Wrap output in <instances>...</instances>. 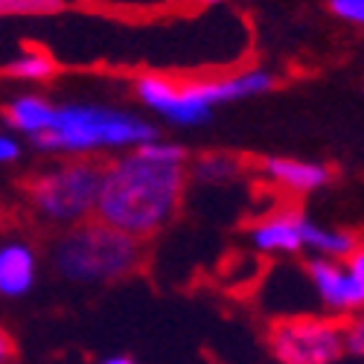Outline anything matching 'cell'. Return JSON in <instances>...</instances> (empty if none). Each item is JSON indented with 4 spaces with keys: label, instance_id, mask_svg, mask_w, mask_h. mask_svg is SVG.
<instances>
[{
    "label": "cell",
    "instance_id": "1",
    "mask_svg": "<svg viewBox=\"0 0 364 364\" xmlns=\"http://www.w3.org/2000/svg\"><path fill=\"white\" fill-rule=\"evenodd\" d=\"M187 151L169 140H146L102 172L97 219L134 239L158 233L181 204Z\"/></svg>",
    "mask_w": 364,
    "mask_h": 364
},
{
    "label": "cell",
    "instance_id": "2",
    "mask_svg": "<svg viewBox=\"0 0 364 364\" xmlns=\"http://www.w3.org/2000/svg\"><path fill=\"white\" fill-rule=\"evenodd\" d=\"M58 277L76 286H105L134 274L143 254L140 239L117 230L100 219L68 228L50 248Z\"/></svg>",
    "mask_w": 364,
    "mask_h": 364
},
{
    "label": "cell",
    "instance_id": "3",
    "mask_svg": "<svg viewBox=\"0 0 364 364\" xmlns=\"http://www.w3.org/2000/svg\"><path fill=\"white\" fill-rule=\"evenodd\" d=\"M271 87H274V76L268 70H245L225 79H204L184 85L149 73L137 79V97L175 126H201L210 119L216 105L262 97Z\"/></svg>",
    "mask_w": 364,
    "mask_h": 364
},
{
    "label": "cell",
    "instance_id": "4",
    "mask_svg": "<svg viewBox=\"0 0 364 364\" xmlns=\"http://www.w3.org/2000/svg\"><path fill=\"white\" fill-rule=\"evenodd\" d=\"M155 137V126L129 111L105 105H62L55 108L50 132L41 134L36 146L44 151L87 155L97 149H134Z\"/></svg>",
    "mask_w": 364,
    "mask_h": 364
},
{
    "label": "cell",
    "instance_id": "5",
    "mask_svg": "<svg viewBox=\"0 0 364 364\" xmlns=\"http://www.w3.org/2000/svg\"><path fill=\"white\" fill-rule=\"evenodd\" d=\"M102 172L97 161H70L44 172L33 184L36 210L55 225H79L97 213V198L102 187Z\"/></svg>",
    "mask_w": 364,
    "mask_h": 364
},
{
    "label": "cell",
    "instance_id": "6",
    "mask_svg": "<svg viewBox=\"0 0 364 364\" xmlns=\"http://www.w3.org/2000/svg\"><path fill=\"white\" fill-rule=\"evenodd\" d=\"M268 350L277 364H341L347 355L344 323L332 318H289L271 326Z\"/></svg>",
    "mask_w": 364,
    "mask_h": 364
},
{
    "label": "cell",
    "instance_id": "7",
    "mask_svg": "<svg viewBox=\"0 0 364 364\" xmlns=\"http://www.w3.org/2000/svg\"><path fill=\"white\" fill-rule=\"evenodd\" d=\"M306 274H309V283L326 312L353 318L364 309V291L358 289L355 277L347 271L344 259L312 257L306 265Z\"/></svg>",
    "mask_w": 364,
    "mask_h": 364
},
{
    "label": "cell",
    "instance_id": "8",
    "mask_svg": "<svg viewBox=\"0 0 364 364\" xmlns=\"http://www.w3.org/2000/svg\"><path fill=\"white\" fill-rule=\"evenodd\" d=\"M38 254L21 239H6L0 245V297L18 300L36 289Z\"/></svg>",
    "mask_w": 364,
    "mask_h": 364
},
{
    "label": "cell",
    "instance_id": "9",
    "mask_svg": "<svg viewBox=\"0 0 364 364\" xmlns=\"http://www.w3.org/2000/svg\"><path fill=\"white\" fill-rule=\"evenodd\" d=\"M303 225L306 216L283 210V213L265 216L251 228V245L265 254V257H277V254H300L303 251Z\"/></svg>",
    "mask_w": 364,
    "mask_h": 364
},
{
    "label": "cell",
    "instance_id": "10",
    "mask_svg": "<svg viewBox=\"0 0 364 364\" xmlns=\"http://www.w3.org/2000/svg\"><path fill=\"white\" fill-rule=\"evenodd\" d=\"M268 181L289 193H315L329 184V169L312 161H294V158H268L262 164Z\"/></svg>",
    "mask_w": 364,
    "mask_h": 364
},
{
    "label": "cell",
    "instance_id": "11",
    "mask_svg": "<svg viewBox=\"0 0 364 364\" xmlns=\"http://www.w3.org/2000/svg\"><path fill=\"white\" fill-rule=\"evenodd\" d=\"M355 248H358V239L350 230L323 228V225H318L312 219H306V225H303V251H309L315 257H323V259H347Z\"/></svg>",
    "mask_w": 364,
    "mask_h": 364
},
{
    "label": "cell",
    "instance_id": "12",
    "mask_svg": "<svg viewBox=\"0 0 364 364\" xmlns=\"http://www.w3.org/2000/svg\"><path fill=\"white\" fill-rule=\"evenodd\" d=\"M9 126L18 132V134H26L38 140L41 134L50 132L53 126V117H55V105H50L47 100L41 97H18L9 102Z\"/></svg>",
    "mask_w": 364,
    "mask_h": 364
},
{
    "label": "cell",
    "instance_id": "13",
    "mask_svg": "<svg viewBox=\"0 0 364 364\" xmlns=\"http://www.w3.org/2000/svg\"><path fill=\"white\" fill-rule=\"evenodd\" d=\"M239 172V161L230 155H204L196 161L193 175L204 184H222V181H230Z\"/></svg>",
    "mask_w": 364,
    "mask_h": 364
},
{
    "label": "cell",
    "instance_id": "14",
    "mask_svg": "<svg viewBox=\"0 0 364 364\" xmlns=\"http://www.w3.org/2000/svg\"><path fill=\"white\" fill-rule=\"evenodd\" d=\"M9 73L18 79H47L53 76V62L44 53H21L15 62H9Z\"/></svg>",
    "mask_w": 364,
    "mask_h": 364
},
{
    "label": "cell",
    "instance_id": "15",
    "mask_svg": "<svg viewBox=\"0 0 364 364\" xmlns=\"http://www.w3.org/2000/svg\"><path fill=\"white\" fill-rule=\"evenodd\" d=\"M62 9V0H0V15H50Z\"/></svg>",
    "mask_w": 364,
    "mask_h": 364
},
{
    "label": "cell",
    "instance_id": "16",
    "mask_svg": "<svg viewBox=\"0 0 364 364\" xmlns=\"http://www.w3.org/2000/svg\"><path fill=\"white\" fill-rule=\"evenodd\" d=\"M344 338H347V355L364 361V309L344 323Z\"/></svg>",
    "mask_w": 364,
    "mask_h": 364
},
{
    "label": "cell",
    "instance_id": "17",
    "mask_svg": "<svg viewBox=\"0 0 364 364\" xmlns=\"http://www.w3.org/2000/svg\"><path fill=\"white\" fill-rule=\"evenodd\" d=\"M329 9L347 23L364 26V0H329Z\"/></svg>",
    "mask_w": 364,
    "mask_h": 364
},
{
    "label": "cell",
    "instance_id": "18",
    "mask_svg": "<svg viewBox=\"0 0 364 364\" xmlns=\"http://www.w3.org/2000/svg\"><path fill=\"white\" fill-rule=\"evenodd\" d=\"M344 265H347V271L355 277V283H358V289L364 291V245H358L347 259H344Z\"/></svg>",
    "mask_w": 364,
    "mask_h": 364
},
{
    "label": "cell",
    "instance_id": "19",
    "mask_svg": "<svg viewBox=\"0 0 364 364\" xmlns=\"http://www.w3.org/2000/svg\"><path fill=\"white\" fill-rule=\"evenodd\" d=\"M21 158V143L12 134H0V164H12Z\"/></svg>",
    "mask_w": 364,
    "mask_h": 364
},
{
    "label": "cell",
    "instance_id": "20",
    "mask_svg": "<svg viewBox=\"0 0 364 364\" xmlns=\"http://www.w3.org/2000/svg\"><path fill=\"white\" fill-rule=\"evenodd\" d=\"M12 361V341L0 332V364H9Z\"/></svg>",
    "mask_w": 364,
    "mask_h": 364
},
{
    "label": "cell",
    "instance_id": "21",
    "mask_svg": "<svg viewBox=\"0 0 364 364\" xmlns=\"http://www.w3.org/2000/svg\"><path fill=\"white\" fill-rule=\"evenodd\" d=\"M100 364H137V361L129 358V355H108V358H102Z\"/></svg>",
    "mask_w": 364,
    "mask_h": 364
},
{
    "label": "cell",
    "instance_id": "22",
    "mask_svg": "<svg viewBox=\"0 0 364 364\" xmlns=\"http://www.w3.org/2000/svg\"><path fill=\"white\" fill-rule=\"evenodd\" d=\"M204 4H219V0H204Z\"/></svg>",
    "mask_w": 364,
    "mask_h": 364
}]
</instances>
